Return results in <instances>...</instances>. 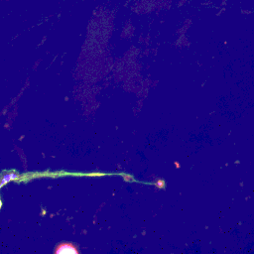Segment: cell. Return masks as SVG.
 <instances>
[{
  "instance_id": "1",
  "label": "cell",
  "mask_w": 254,
  "mask_h": 254,
  "mask_svg": "<svg viewBox=\"0 0 254 254\" xmlns=\"http://www.w3.org/2000/svg\"><path fill=\"white\" fill-rule=\"evenodd\" d=\"M1 205H2V202H1V199H0V208H1Z\"/></svg>"
}]
</instances>
